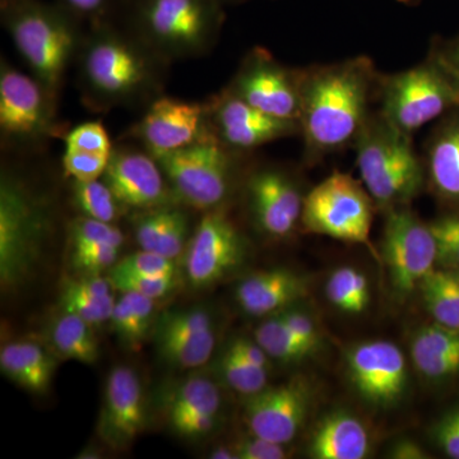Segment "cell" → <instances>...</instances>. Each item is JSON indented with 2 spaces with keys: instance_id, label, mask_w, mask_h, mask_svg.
<instances>
[{
  "instance_id": "cell-1",
  "label": "cell",
  "mask_w": 459,
  "mask_h": 459,
  "mask_svg": "<svg viewBox=\"0 0 459 459\" xmlns=\"http://www.w3.org/2000/svg\"><path fill=\"white\" fill-rule=\"evenodd\" d=\"M171 65L114 18L86 27L74 66L83 107L104 114L147 108L164 95Z\"/></svg>"
},
{
  "instance_id": "cell-2",
  "label": "cell",
  "mask_w": 459,
  "mask_h": 459,
  "mask_svg": "<svg viewBox=\"0 0 459 459\" xmlns=\"http://www.w3.org/2000/svg\"><path fill=\"white\" fill-rule=\"evenodd\" d=\"M380 74L365 56L303 68L299 124L307 164L355 147L377 104Z\"/></svg>"
},
{
  "instance_id": "cell-3",
  "label": "cell",
  "mask_w": 459,
  "mask_h": 459,
  "mask_svg": "<svg viewBox=\"0 0 459 459\" xmlns=\"http://www.w3.org/2000/svg\"><path fill=\"white\" fill-rule=\"evenodd\" d=\"M0 20L33 77L60 98L86 26L59 3L0 0Z\"/></svg>"
},
{
  "instance_id": "cell-4",
  "label": "cell",
  "mask_w": 459,
  "mask_h": 459,
  "mask_svg": "<svg viewBox=\"0 0 459 459\" xmlns=\"http://www.w3.org/2000/svg\"><path fill=\"white\" fill-rule=\"evenodd\" d=\"M220 0H122L115 20L169 62L210 54L221 36Z\"/></svg>"
},
{
  "instance_id": "cell-5",
  "label": "cell",
  "mask_w": 459,
  "mask_h": 459,
  "mask_svg": "<svg viewBox=\"0 0 459 459\" xmlns=\"http://www.w3.org/2000/svg\"><path fill=\"white\" fill-rule=\"evenodd\" d=\"M412 137L395 128L377 108L353 147L361 183L385 213L410 207L424 188V160L416 153Z\"/></svg>"
},
{
  "instance_id": "cell-6",
  "label": "cell",
  "mask_w": 459,
  "mask_h": 459,
  "mask_svg": "<svg viewBox=\"0 0 459 459\" xmlns=\"http://www.w3.org/2000/svg\"><path fill=\"white\" fill-rule=\"evenodd\" d=\"M377 110L395 128L413 135L459 108V83L434 50L406 71L380 74Z\"/></svg>"
},
{
  "instance_id": "cell-7",
  "label": "cell",
  "mask_w": 459,
  "mask_h": 459,
  "mask_svg": "<svg viewBox=\"0 0 459 459\" xmlns=\"http://www.w3.org/2000/svg\"><path fill=\"white\" fill-rule=\"evenodd\" d=\"M59 98L33 75L0 63V141L7 153L38 155L51 141L65 137Z\"/></svg>"
},
{
  "instance_id": "cell-8",
  "label": "cell",
  "mask_w": 459,
  "mask_h": 459,
  "mask_svg": "<svg viewBox=\"0 0 459 459\" xmlns=\"http://www.w3.org/2000/svg\"><path fill=\"white\" fill-rule=\"evenodd\" d=\"M47 201L13 172L0 181V283L3 291L22 285L40 258L50 230Z\"/></svg>"
},
{
  "instance_id": "cell-9",
  "label": "cell",
  "mask_w": 459,
  "mask_h": 459,
  "mask_svg": "<svg viewBox=\"0 0 459 459\" xmlns=\"http://www.w3.org/2000/svg\"><path fill=\"white\" fill-rule=\"evenodd\" d=\"M247 156L210 140L155 157L178 201L204 213L229 207L246 178L241 170Z\"/></svg>"
},
{
  "instance_id": "cell-10",
  "label": "cell",
  "mask_w": 459,
  "mask_h": 459,
  "mask_svg": "<svg viewBox=\"0 0 459 459\" xmlns=\"http://www.w3.org/2000/svg\"><path fill=\"white\" fill-rule=\"evenodd\" d=\"M377 205L361 181L344 172H333L305 195L301 229L369 247L379 255L370 241Z\"/></svg>"
},
{
  "instance_id": "cell-11",
  "label": "cell",
  "mask_w": 459,
  "mask_h": 459,
  "mask_svg": "<svg viewBox=\"0 0 459 459\" xmlns=\"http://www.w3.org/2000/svg\"><path fill=\"white\" fill-rule=\"evenodd\" d=\"M303 68H290L264 48H253L241 60L228 86L230 92L280 119H300Z\"/></svg>"
},
{
  "instance_id": "cell-12",
  "label": "cell",
  "mask_w": 459,
  "mask_h": 459,
  "mask_svg": "<svg viewBox=\"0 0 459 459\" xmlns=\"http://www.w3.org/2000/svg\"><path fill=\"white\" fill-rule=\"evenodd\" d=\"M383 256L394 295L401 300L419 289L437 264V249L429 223L410 207L385 213Z\"/></svg>"
},
{
  "instance_id": "cell-13",
  "label": "cell",
  "mask_w": 459,
  "mask_h": 459,
  "mask_svg": "<svg viewBox=\"0 0 459 459\" xmlns=\"http://www.w3.org/2000/svg\"><path fill=\"white\" fill-rule=\"evenodd\" d=\"M120 140L132 141L153 156L216 140L211 132L207 101L160 96Z\"/></svg>"
},
{
  "instance_id": "cell-14",
  "label": "cell",
  "mask_w": 459,
  "mask_h": 459,
  "mask_svg": "<svg viewBox=\"0 0 459 459\" xmlns=\"http://www.w3.org/2000/svg\"><path fill=\"white\" fill-rule=\"evenodd\" d=\"M247 243L229 207L202 213L186 250L190 285L204 289L221 282L247 256Z\"/></svg>"
},
{
  "instance_id": "cell-15",
  "label": "cell",
  "mask_w": 459,
  "mask_h": 459,
  "mask_svg": "<svg viewBox=\"0 0 459 459\" xmlns=\"http://www.w3.org/2000/svg\"><path fill=\"white\" fill-rule=\"evenodd\" d=\"M247 212L264 237L282 240L301 228L305 195L292 172L281 166H259L244 178Z\"/></svg>"
},
{
  "instance_id": "cell-16",
  "label": "cell",
  "mask_w": 459,
  "mask_h": 459,
  "mask_svg": "<svg viewBox=\"0 0 459 459\" xmlns=\"http://www.w3.org/2000/svg\"><path fill=\"white\" fill-rule=\"evenodd\" d=\"M120 141L102 175L117 201L135 212L180 204L156 157L135 142Z\"/></svg>"
},
{
  "instance_id": "cell-17",
  "label": "cell",
  "mask_w": 459,
  "mask_h": 459,
  "mask_svg": "<svg viewBox=\"0 0 459 459\" xmlns=\"http://www.w3.org/2000/svg\"><path fill=\"white\" fill-rule=\"evenodd\" d=\"M213 137L220 143L244 155L256 148L300 135V124L280 119L258 110L228 89L205 100Z\"/></svg>"
},
{
  "instance_id": "cell-18",
  "label": "cell",
  "mask_w": 459,
  "mask_h": 459,
  "mask_svg": "<svg viewBox=\"0 0 459 459\" xmlns=\"http://www.w3.org/2000/svg\"><path fill=\"white\" fill-rule=\"evenodd\" d=\"M347 376L361 400L386 409L401 401L409 385L406 359L391 341H368L347 351Z\"/></svg>"
},
{
  "instance_id": "cell-19",
  "label": "cell",
  "mask_w": 459,
  "mask_h": 459,
  "mask_svg": "<svg viewBox=\"0 0 459 459\" xmlns=\"http://www.w3.org/2000/svg\"><path fill=\"white\" fill-rule=\"evenodd\" d=\"M312 400L309 382L294 377L246 397L244 421L249 433L289 446L307 422Z\"/></svg>"
},
{
  "instance_id": "cell-20",
  "label": "cell",
  "mask_w": 459,
  "mask_h": 459,
  "mask_svg": "<svg viewBox=\"0 0 459 459\" xmlns=\"http://www.w3.org/2000/svg\"><path fill=\"white\" fill-rule=\"evenodd\" d=\"M146 425V398L140 377L131 368H114L105 388L100 437L114 451H126L143 433Z\"/></svg>"
},
{
  "instance_id": "cell-21",
  "label": "cell",
  "mask_w": 459,
  "mask_h": 459,
  "mask_svg": "<svg viewBox=\"0 0 459 459\" xmlns=\"http://www.w3.org/2000/svg\"><path fill=\"white\" fill-rule=\"evenodd\" d=\"M222 395L213 380L189 377L166 398L165 418L175 434L186 439H202L213 433L220 421Z\"/></svg>"
},
{
  "instance_id": "cell-22",
  "label": "cell",
  "mask_w": 459,
  "mask_h": 459,
  "mask_svg": "<svg viewBox=\"0 0 459 459\" xmlns=\"http://www.w3.org/2000/svg\"><path fill=\"white\" fill-rule=\"evenodd\" d=\"M309 295V281L286 268L255 272L238 282L235 299L244 313L276 316Z\"/></svg>"
},
{
  "instance_id": "cell-23",
  "label": "cell",
  "mask_w": 459,
  "mask_h": 459,
  "mask_svg": "<svg viewBox=\"0 0 459 459\" xmlns=\"http://www.w3.org/2000/svg\"><path fill=\"white\" fill-rule=\"evenodd\" d=\"M424 165L435 195L459 208V108L435 124L427 142Z\"/></svg>"
},
{
  "instance_id": "cell-24",
  "label": "cell",
  "mask_w": 459,
  "mask_h": 459,
  "mask_svg": "<svg viewBox=\"0 0 459 459\" xmlns=\"http://www.w3.org/2000/svg\"><path fill=\"white\" fill-rule=\"evenodd\" d=\"M369 452V431L364 422L344 411L320 420L307 446V455L314 459H364Z\"/></svg>"
},
{
  "instance_id": "cell-25",
  "label": "cell",
  "mask_w": 459,
  "mask_h": 459,
  "mask_svg": "<svg viewBox=\"0 0 459 459\" xmlns=\"http://www.w3.org/2000/svg\"><path fill=\"white\" fill-rule=\"evenodd\" d=\"M416 369L429 380H448L459 374V331L442 325L416 332L410 346Z\"/></svg>"
},
{
  "instance_id": "cell-26",
  "label": "cell",
  "mask_w": 459,
  "mask_h": 459,
  "mask_svg": "<svg viewBox=\"0 0 459 459\" xmlns=\"http://www.w3.org/2000/svg\"><path fill=\"white\" fill-rule=\"evenodd\" d=\"M0 368L8 379L26 391L33 394H47L56 373V359L40 342L13 341L3 344Z\"/></svg>"
},
{
  "instance_id": "cell-27",
  "label": "cell",
  "mask_w": 459,
  "mask_h": 459,
  "mask_svg": "<svg viewBox=\"0 0 459 459\" xmlns=\"http://www.w3.org/2000/svg\"><path fill=\"white\" fill-rule=\"evenodd\" d=\"M113 283L108 277L81 276L66 280L60 292L63 313L74 314L93 328L110 322L115 300Z\"/></svg>"
},
{
  "instance_id": "cell-28",
  "label": "cell",
  "mask_w": 459,
  "mask_h": 459,
  "mask_svg": "<svg viewBox=\"0 0 459 459\" xmlns=\"http://www.w3.org/2000/svg\"><path fill=\"white\" fill-rule=\"evenodd\" d=\"M108 323L126 347L140 350L148 334L155 331V300L135 292H122Z\"/></svg>"
},
{
  "instance_id": "cell-29",
  "label": "cell",
  "mask_w": 459,
  "mask_h": 459,
  "mask_svg": "<svg viewBox=\"0 0 459 459\" xmlns=\"http://www.w3.org/2000/svg\"><path fill=\"white\" fill-rule=\"evenodd\" d=\"M92 325L74 314L63 313L51 325V349L59 358L92 365L99 360L98 338Z\"/></svg>"
},
{
  "instance_id": "cell-30",
  "label": "cell",
  "mask_w": 459,
  "mask_h": 459,
  "mask_svg": "<svg viewBox=\"0 0 459 459\" xmlns=\"http://www.w3.org/2000/svg\"><path fill=\"white\" fill-rule=\"evenodd\" d=\"M419 290L434 322L459 331V270L435 268Z\"/></svg>"
},
{
  "instance_id": "cell-31",
  "label": "cell",
  "mask_w": 459,
  "mask_h": 459,
  "mask_svg": "<svg viewBox=\"0 0 459 459\" xmlns=\"http://www.w3.org/2000/svg\"><path fill=\"white\" fill-rule=\"evenodd\" d=\"M102 179V178H101ZM71 197L80 216L115 223L122 219L126 208L124 207L113 190L108 188L104 179L81 181L71 179Z\"/></svg>"
},
{
  "instance_id": "cell-32",
  "label": "cell",
  "mask_w": 459,
  "mask_h": 459,
  "mask_svg": "<svg viewBox=\"0 0 459 459\" xmlns=\"http://www.w3.org/2000/svg\"><path fill=\"white\" fill-rule=\"evenodd\" d=\"M329 303L342 313L358 316L369 307V280L353 267H341L332 272L325 285Z\"/></svg>"
},
{
  "instance_id": "cell-33",
  "label": "cell",
  "mask_w": 459,
  "mask_h": 459,
  "mask_svg": "<svg viewBox=\"0 0 459 459\" xmlns=\"http://www.w3.org/2000/svg\"><path fill=\"white\" fill-rule=\"evenodd\" d=\"M255 340L271 359L281 362L300 361L316 351L292 333L279 316H271L261 323L255 328Z\"/></svg>"
},
{
  "instance_id": "cell-34",
  "label": "cell",
  "mask_w": 459,
  "mask_h": 459,
  "mask_svg": "<svg viewBox=\"0 0 459 459\" xmlns=\"http://www.w3.org/2000/svg\"><path fill=\"white\" fill-rule=\"evenodd\" d=\"M160 355L171 367L189 370L204 367L216 346V332L197 336L157 338Z\"/></svg>"
},
{
  "instance_id": "cell-35",
  "label": "cell",
  "mask_w": 459,
  "mask_h": 459,
  "mask_svg": "<svg viewBox=\"0 0 459 459\" xmlns=\"http://www.w3.org/2000/svg\"><path fill=\"white\" fill-rule=\"evenodd\" d=\"M219 367L223 382L246 397L258 394L268 385V370L255 367L232 347L229 346L223 352Z\"/></svg>"
},
{
  "instance_id": "cell-36",
  "label": "cell",
  "mask_w": 459,
  "mask_h": 459,
  "mask_svg": "<svg viewBox=\"0 0 459 459\" xmlns=\"http://www.w3.org/2000/svg\"><path fill=\"white\" fill-rule=\"evenodd\" d=\"M214 331L212 316L202 307L169 312L157 320V338L197 336L205 332Z\"/></svg>"
},
{
  "instance_id": "cell-37",
  "label": "cell",
  "mask_w": 459,
  "mask_h": 459,
  "mask_svg": "<svg viewBox=\"0 0 459 459\" xmlns=\"http://www.w3.org/2000/svg\"><path fill=\"white\" fill-rule=\"evenodd\" d=\"M68 240L72 249H80L98 244H113L122 247L124 234L115 223L98 221L89 217L78 216L68 226Z\"/></svg>"
},
{
  "instance_id": "cell-38",
  "label": "cell",
  "mask_w": 459,
  "mask_h": 459,
  "mask_svg": "<svg viewBox=\"0 0 459 459\" xmlns=\"http://www.w3.org/2000/svg\"><path fill=\"white\" fill-rule=\"evenodd\" d=\"M114 289L120 292H135L146 298H164L170 294L178 285L177 274H161V276H144V274H108Z\"/></svg>"
},
{
  "instance_id": "cell-39",
  "label": "cell",
  "mask_w": 459,
  "mask_h": 459,
  "mask_svg": "<svg viewBox=\"0 0 459 459\" xmlns=\"http://www.w3.org/2000/svg\"><path fill=\"white\" fill-rule=\"evenodd\" d=\"M437 249V264L459 270V213L446 214L429 223Z\"/></svg>"
},
{
  "instance_id": "cell-40",
  "label": "cell",
  "mask_w": 459,
  "mask_h": 459,
  "mask_svg": "<svg viewBox=\"0 0 459 459\" xmlns=\"http://www.w3.org/2000/svg\"><path fill=\"white\" fill-rule=\"evenodd\" d=\"M122 247L113 244H98L71 250L72 264L81 276H99L113 270Z\"/></svg>"
},
{
  "instance_id": "cell-41",
  "label": "cell",
  "mask_w": 459,
  "mask_h": 459,
  "mask_svg": "<svg viewBox=\"0 0 459 459\" xmlns=\"http://www.w3.org/2000/svg\"><path fill=\"white\" fill-rule=\"evenodd\" d=\"M65 150L110 155L114 143L100 120L87 122L65 133Z\"/></svg>"
},
{
  "instance_id": "cell-42",
  "label": "cell",
  "mask_w": 459,
  "mask_h": 459,
  "mask_svg": "<svg viewBox=\"0 0 459 459\" xmlns=\"http://www.w3.org/2000/svg\"><path fill=\"white\" fill-rule=\"evenodd\" d=\"M110 155L65 150L62 159L65 177L81 181L101 179L107 171Z\"/></svg>"
},
{
  "instance_id": "cell-43",
  "label": "cell",
  "mask_w": 459,
  "mask_h": 459,
  "mask_svg": "<svg viewBox=\"0 0 459 459\" xmlns=\"http://www.w3.org/2000/svg\"><path fill=\"white\" fill-rule=\"evenodd\" d=\"M111 273L144 274V276H161L177 274V264L172 259L155 252L142 250L126 256L115 264Z\"/></svg>"
},
{
  "instance_id": "cell-44",
  "label": "cell",
  "mask_w": 459,
  "mask_h": 459,
  "mask_svg": "<svg viewBox=\"0 0 459 459\" xmlns=\"http://www.w3.org/2000/svg\"><path fill=\"white\" fill-rule=\"evenodd\" d=\"M84 26L114 20L122 0H56Z\"/></svg>"
},
{
  "instance_id": "cell-45",
  "label": "cell",
  "mask_w": 459,
  "mask_h": 459,
  "mask_svg": "<svg viewBox=\"0 0 459 459\" xmlns=\"http://www.w3.org/2000/svg\"><path fill=\"white\" fill-rule=\"evenodd\" d=\"M237 459H285L290 457L287 444L272 442L250 433L232 446Z\"/></svg>"
},
{
  "instance_id": "cell-46",
  "label": "cell",
  "mask_w": 459,
  "mask_h": 459,
  "mask_svg": "<svg viewBox=\"0 0 459 459\" xmlns=\"http://www.w3.org/2000/svg\"><path fill=\"white\" fill-rule=\"evenodd\" d=\"M431 435L448 457L459 459V407L448 411L437 420Z\"/></svg>"
},
{
  "instance_id": "cell-47",
  "label": "cell",
  "mask_w": 459,
  "mask_h": 459,
  "mask_svg": "<svg viewBox=\"0 0 459 459\" xmlns=\"http://www.w3.org/2000/svg\"><path fill=\"white\" fill-rule=\"evenodd\" d=\"M276 316H279V318L285 323L292 333L301 338L304 342L310 344L314 350H316L320 343L319 329L309 314L303 312V310L289 307V309L283 310Z\"/></svg>"
},
{
  "instance_id": "cell-48",
  "label": "cell",
  "mask_w": 459,
  "mask_h": 459,
  "mask_svg": "<svg viewBox=\"0 0 459 459\" xmlns=\"http://www.w3.org/2000/svg\"><path fill=\"white\" fill-rule=\"evenodd\" d=\"M430 49L448 66L459 83V35L451 39L437 38L431 42Z\"/></svg>"
},
{
  "instance_id": "cell-49",
  "label": "cell",
  "mask_w": 459,
  "mask_h": 459,
  "mask_svg": "<svg viewBox=\"0 0 459 459\" xmlns=\"http://www.w3.org/2000/svg\"><path fill=\"white\" fill-rule=\"evenodd\" d=\"M230 347L235 351L240 353L247 360L255 364V367L262 368V369H270V356L265 353L264 350L256 343L255 340H249V338L238 337L237 340L232 341L229 344Z\"/></svg>"
},
{
  "instance_id": "cell-50",
  "label": "cell",
  "mask_w": 459,
  "mask_h": 459,
  "mask_svg": "<svg viewBox=\"0 0 459 459\" xmlns=\"http://www.w3.org/2000/svg\"><path fill=\"white\" fill-rule=\"evenodd\" d=\"M389 455L395 459H424L428 457L427 452L419 444L411 442V440H401V442L395 443Z\"/></svg>"
},
{
  "instance_id": "cell-51",
  "label": "cell",
  "mask_w": 459,
  "mask_h": 459,
  "mask_svg": "<svg viewBox=\"0 0 459 459\" xmlns=\"http://www.w3.org/2000/svg\"><path fill=\"white\" fill-rule=\"evenodd\" d=\"M211 458L213 459H237V455H235L234 449L229 448H217L214 449L212 453H211Z\"/></svg>"
},
{
  "instance_id": "cell-52",
  "label": "cell",
  "mask_w": 459,
  "mask_h": 459,
  "mask_svg": "<svg viewBox=\"0 0 459 459\" xmlns=\"http://www.w3.org/2000/svg\"><path fill=\"white\" fill-rule=\"evenodd\" d=\"M223 5L229 4H240V3L247 2V0H220Z\"/></svg>"
},
{
  "instance_id": "cell-53",
  "label": "cell",
  "mask_w": 459,
  "mask_h": 459,
  "mask_svg": "<svg viewBox=\"0 0 459 459\" xmlns=\"http://www.w3.org/2000/svg\"><path fill=\"white\" fill-rule=\"evenodd\" d=\"M397 2L404 3V4H413V3L419 2V0H397Z\"/></svg>"
}]
</instances>
